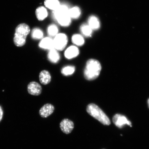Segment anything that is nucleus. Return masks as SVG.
<instances>
[{"label":"nucleus","mask_w":149,"mask_h":149,"mask_svg":"<svg viewBox=\"0 0 149 149\" xmlns=\"http://www.w3.org/2000/svg\"><path fill=\"white\" fill-rule=\"evenodd\" d=\"M3 115V111L2 109H1V107L0 106V122H1L2 118Z\"/></svg>","instance_id":"nucleus-23"},{"label":"nucleus","mask_w":149,"mask_h":149,"mask_svg":"<svg viewBox=\"0 0 149 149\" xmlns=\"http://www.w3.org/2000/svg\"><path fill=\"white\" fill-rule=\"evenodd\" d=\"M72 43L78 46H82L85 43L84 37L81 35L75 34L72 36Z\"/></svg>","instance_id":"nucleus-17"},{"label":"nucleus","mask_w":149,"mask_h":149,"mask_svg":"<svg viewBox=\"0 0 149 149\" xmlns=\"http://www.w3.org/2000/svg\"><path fill=\"white\" fill-rule=\"evenodd\" d=\"M80 30L82 33L86 37H89L92 35L93 30L88 24H83L81 26Z\"/></svg>","instance_id":"nucleus-19"},{"label":"nucleus","mask_w":149,"mask_h":149,"mask_svg":"<svg viewBox=\"0 0 149 149\" xmlns=\"http://www.w3.org/2000/svg\"><path fill=\"white\" fill-rule=\"evenodd\" d=\"M75 71V67L74 66H69L64 67L61 70V73L65 76L71 75Z\"/></svg>","instance_id":"nucleus-21"},{"label":"nucleus","mask_w":149,"mask_h":149,"mask_svg":"<svg viewBox=\"0 0 149 149\" xmlns=\"http://www.w3.org/2000/svg\"><path fill=\"white\" fill-rule=\"evenodd\" d=\"M79 53V48L77 47L71 46L67 48L65 52L64 55L66 58L71 59L77 57Z\"/></svg>","instance_id":"nucleus-10"},{"label":"nucleus","mask_w":149,"mask_h":149,"mask_svg":"<svg viewBox=\"0 0 149 149\" xmlns=\"http://www.w3.org/2000/svg\"><path fill=\"white\" fill-rule=\"evenodd\" d=\"M39 46L44 49H51L54 48L53 40L47 37L42 39L39 44Z\"/></svg>","instance_id":"nucleus-11"},{"label":"nucleus","mask_w":149,"mask_h":149,"mask_svg":"<svg viewBox=\"0 0 149 149\" xmlns=\"http://www.w3.org/2000/svg\"><path fill=\"white\" fill-rule=\"evenodd\" d=\"M27 90L30 94L34 96H38L42 92V87L38 83L32 81L28 85Z\"/></svg>","instance_id":"nucleus-7"},{"label":"nucleus","mask_w":149,"mask_h":149,"mask_svg":"<svg viewBox=\"0 0 149 149\" xmlns=\"http://www.w3.org/2000/svg\"><path fill=\"white\" fill-rule=\"evenodd\" d=\"M44 4L46 8L54 11L58 8L61 5L59 0H45Z\"/></svg>","instance_id":"nucleus-16"},{"label":"nucleus","mask_w":149,"mask_h":149,"mask_svg":"<svg viewBox=\"0 0 149 149\" xmlns=\"http://www.w3.org/2000/svg\"><path fill=\"white\" fill-rule=\"evenodd\" d=\"M86 111L91 116L104 125H109L111 124L110 120L109 117L96 104L93 103L89 104L87 106Z\"/></svg>","instance_id":"nucleus-3"},{"label":"nucleus","mask_w":149,"mask_h":149,"mask_svg":"<svg viewBox=\"0 0 149 149\" xmlns=\"http://www.w3.org/2000/svg\"><path fill=\"white\" fill-rule=\"evenodd\" d=\"M36 17L39 20H44L48 16V12L47 9L43 6L38 7L36 11Z\"/></svg>","instance_id":"nucleus-14"},{"label":"nucleus","mask_w":149,"mask_h":149,"mask_svg":"<svg viewBox=\"0 0 149 149\" xmlns=\"http://www.w3.org/2000/svg\"><path fill=\"white\" fill-rule=\"evenodd\" d=\"M148 107H149V99L148 100Z\"/></svg>","instance_id":"nucleus-24"},{"label":"nucleus","mask_w":149,"mask_h":149,"mask_svg":"<svg viewBox=\"0 0 149 149\" xmlns=\"http://www.w3.org/2000/svg\"><path fill=\"white\" fill-rule=\"evenodd\" d=\"M81 13V10L79 7L75 6L70 8L69 14L71 19H76L79 18Z\"/></svg>","instance_id":"nucleus-18"},{"label":"nucleus","mask_w":149,"mask_h":149,"mask_svg":"<svg viewBox=\"0 0 149 149\" xmlns=\"http://www.w3.org/2000/svg\"><path fill=\"white\" fill-rule=\"evenodd\" d=\"M54 109V107L52 104H46L41 108L39 111V113L43 118H46L53 113Z\"/></svg>","instance_id":"nucleus-9"},{"label":"nucleus","mask_w":149,"mask_h":149,"mask_svg":"<svg viewBox=\"0 0 149 149\" xmlns=\"http://www.w3.org/2000/svg\"><path fill=\"white\" fill-rule=\"evenodd\" d=\"M30 31V27L26 24H20L17 27L14 38V43L16 46L20 47L25 44L26 37Z\"/></svg>","instance_id":"nucleus-4"},{"label":"nucleus","mask_w":149,"mask_h":149,"mask_svg":"<svg viewBox=\"0 0 149 149\" xmlns=\"http://www.w3.org/2000/svg\"><path fill=\"white\" fill-rule=\"evenodd\" d=\"M113 121L115 125L119 128H122L125 125H128L132 127L131 123L127 118L122 115L117 114L113 118Z\"/></svg>","instance_id":"nucleus-6"},{"label":"nucleus","mask_w":149,"mask_h":149,"mask_svg":"<svg viewBox=\"0 0 149 149\" xmlns=\"http://www.w3.org/2000/svg\"><path fill=\"white\" fill-rule=\"evenodd\" d=\"M58 28L55 24H52L48 28L47 33L50 36L55 37L58 34Z\"/></svg>","instance_id":"nucleus-20"},{"label":"nucleus","mask_w":149,"mask_h":149,"mask_svg":"<svg viewBox=\"0 0 149 149\" xmlns=\"http://www.w3.org/2000/svg\"><path fill=\"white\" fill-rule=\"evenodd\" d=\"M60 127L63 133L68 134L70 133L74 129V123L68 119H64L61 121Z\"/></svg>","instance_id":"nucleus-8"},{"label":"nucleus","mask_w":149,"mask_h":149,"mask_svg":"<svg viewBox=\"0 0 149 149\" xmlns=\"http://www.w3.org/2000/svg\"><path fill=\"white\" fill-rule=\"evenodd\" d=\"M88 25L93 30H96L100 28V20L97 17L95 16H91L88 19Z\"/></svg>","instance_id":"nucleus-15"},{"label":"nucleus","mask_w":149,"mask_h":149,"mask_svg":"<svg viewBox=\"0 0 149 149\" xmlns=\"http://www.w3.org/2000/svg\"><path fill=\"white\" fill-rule=\"evenodd\" d=\"M48 58L49 61L52 63H56L60 59L59 53L55 48L49 50L48 54Z\"/></svg>","instance_id":"nucleus-13"},{"label":"nucleus","mask_w":149,"mask_h":149,"mask_svg":"<svg viewBox=\"0 0 149 149\" xmlns=\"http://www.w3.org/2000/svg\"><path fill=\"white\" fill-rule=\"evenodd\" d=\"M43 33L41 30L38 28L33 29L32 32V37L35 39H40L43 37Z\"/></svg>","instance_id":"nucleus-22"},{"label":"nucleus","mask_w":149,"mask_h":149,"mask_svg":"<svg viewBox=\"0 0 149 149\" xmlns=\"http://www.w3.org/2000/svg\"><path fill=\"white\" fill-rule=\"evenodd\" d=\"M39 79L41 83L46 85L49 83L51 80V76L49 72L47 70H44L40 72Z\"/></svg>","instance_id":"nucleus-12"},{"label":"nucleus","mask_w":149,"mask_h":149,"mask_svg":"<svg viewBox=\"0 0 149 149\" xmlns=\"http://www.w3.org/2000/svg\"><path fill=\"white\" fill-rule=\"evenodd\" d=\"M69 9L67 5L61 4L58 8L54 11V18L62 26H68L71 22L72 19L69 14Z\"/></svg>","instance_id":"nucleus-2"},{"label":"nucleus","mask_w":149,"mask_h":149,"mask_svg":"<svg viewBox=\"0 0 149 149\" xmlns=\"http://www.w3.org/2000/svg\"><path fill=\"white\" fill-rule=\"evenodd\" d=\"M68 41V37L66 34L58 33L53 40L54 48L58 51H63L66 47Z\"/></svg>","instance_id":"nucleus-5"},{"label":"nucleus","mask_w":149,"mask_h":149,"mask_svg":"<svg viewBox=\"0 0 149 149\" xmlns=\"http://www.w3.org/2000/svg\"><path fill=\"white\" fill-rule=\"evenodd\" d=\"M101 70V65L99 61L95 59H89L86 65L84 76L88 81H93L98 77Z\"/></svg>","instance_id":"nucleus-1"}]
</instances>
